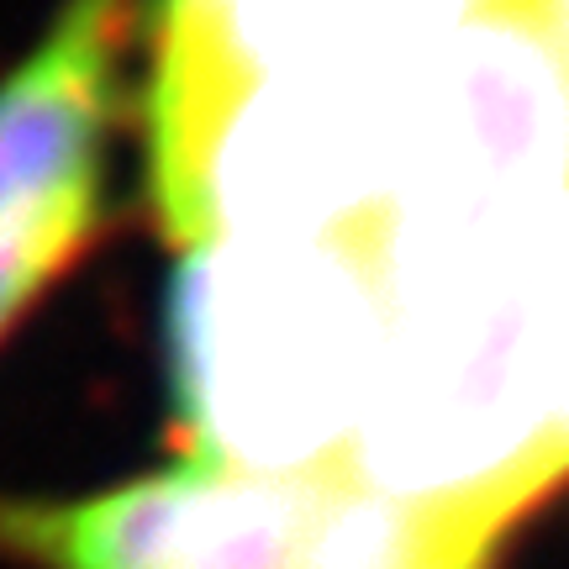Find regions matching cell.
<instances>
[{
    "label": "cell",
    "instance_id": "6da1fadb",
    "mask_svg": "<svg viewBox=\"0 0 569 569\" xmlns=\"http://www.w3.org/2000/svg\"><path fill=\"white\" fill-rule=\"evenodd\" d=\"M386 343L348 475L427 517L465 569L538 507L569 411V196L396 211L369 238Z\"/></svg>",
    "mask_w": 569,
    "mask_h": 569
},
{
    "label": "cell",
    "instance_id": "7a4b0ae2",
    "mask_svg": "<svg viewBox=\"0 0 569 569\" xmlns=\"http://www.w3.org/2000/svg\"><path fill=\"white\" fill-rule=\"evenodd\" d=\"M386 343L369 243H196L169 296L174 407L201 459L253 475L343 469Z\"/></svg>",
    "mask_w": 569,
    "mask_h": 569
},
{
    "label": "cell",
    "instance_id": "3957f363",
    "mask_svg": "<svg viewBox=\"0 0 569 569\" xmlns=\"http://www.w3.org/2000/svg\"><path fill=\"white\" fill-rule=\"evenodd\" d=\"M0 549L42 569H465L427 517L348 469L190 465L80 501H0Z\"/></svg>",
    "mask_w": 569,
    "mask_h": 569
},
{
    "label": "cell",
    "instance_id": "277c9868",
    "mask_svg": "<svg viewBox=\"0 0 569 569\" xmlns=\"http://www.w3.org/2000/svg\"><path fill=\"white\" fill-rule=\"evenodd\" d=\"M127 0H69L0 80V338L80 253L122 96Z\"/></svg>",
    "mask_w": 569,
    "mask_h": 569
},
{
    "label": "cell",
    "instance_id": "5b68a950",
    "mask_svg": "<svg viewBox=\"0 0 569 569\" xmlns=\"http://www.w3.org/2000/svg\"><path fill=\"white\" fill-rule=\"evenodd\" d=\"M517 6H522V11H528V17L549 32L553 48L569 59V0H517Z\"/></svg>",
    "mask_w": 569,
    "mask_h": 569
},
{
    "label": "cell",
    "instance_id": "8992f818",
    "mask_svg": "<svg viewBox=\"0 0 569 569\" xmlns=\"http://www.w3.org/2000/svg\"><path fill=\"white\" fill-rule=\"evenodd\" d=\"M553 475H559V486L569 480V411H565V427H559V438H553Z\"/></svg>",
    "mask_w": 569,
    "mask_h": 569
}]
</instances>
